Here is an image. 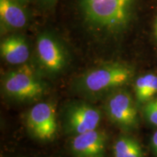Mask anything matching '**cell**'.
Masks as SVG:
<instances>
[{"instance_id":"cell-7","label":"cell","mask_w":157,"mask_h":157,"mask_svg":"<svg viewBox=\"0 0 157 157\" xmlns=\"http://www.w3.org/2000/svg\"><path fill=\"white\" fill-rule=\"evenodd\" d=\"M36 52L39 60L50 72H58L66 64V53L58 41L50 34H42L36 40Z\"/></svg>"},{"instance_id":"cell-3","label":"cell","mask_w":157,"mask_h":157,"mask_svg":"<svg viewBox=\"0 0 157 157\" xmlns=\"http://www.w3.org/2000/svg\"><path fill=\"white\" fill-rule=\"evenodd\" d=\"M44 89L42 82L27 66L9 72L3 79L6 95L21 101L38 99L44 94Z\"/></svg>"},{"instance_id":"cell-17","label":"cell","mask_w":157,"mask_h":157,"mask_svg":"<svg viewBox=\"0 0 157 157\" xmlns=\"http://www.w3.org/2000/svg\"><path fill=\"white\" fill-rule=\"evenodd\" d=\"M15 1H16V2H21V1H23V0H15Z\"/></svg>"},{"instance_id":"cell-4","label":"cell","mask_w":157,"mask_h":157,"mask_svg":"<svg viewBox=\"0 0 157 157\" xmlns=\"http://www.w3.org/2000/svg\"><path fill=\"white\" fill-rule=\"evenodd\" d=\"M104 111L110 121L124 130L137 127L138 115L130 94L124 90H117L108 95Z\"/></svg>"},{"instance_id":"cell-5","label":"cell","mask_w":157,"mask_h":157,"mask_svg":"<svg viewBox=\"0 0 157 157\" xmlns=\"http://www.w3.org/2000/svg\"><path fill=\"white\" fill-rule=\"evenodd\" d=\"M101 117L98 108L85 103H78L67 109L65 123L67 130L76 135L98 129Z\"/></svg>"},{"instance_id":"cell-15","label":"cell","mask_w":157,"mask_h":157,"mask_svg":"<svg viewBox=\"0 0 157 157\" xmlns=\"http://www.w3.org/2000/svg\"><path fill=\"white\" fill-rule=\"evenodd\" d=\"M154 31H155V36L157 39V17L156 20V23H155V27H154Z\"/></svg>"},{"instance_id":"cell-1","label":"cell","mask_w":157,"mask_h":157,"mask_svg":"<svg viewBox=\"0 0 157 157\" xmlns=\"http://www.w3.org/2000/svg\"><path fill=\"white\" fill-rule=\"evenodd\" d=\"M132 0H81L86 21L99 30L109 33L119 31L129 18Z\"/></svg>"},{"instance_id":"cell-8","label":"cell","mask_w":157,"mask_h":157,"mask_svg":"<svg viewBox=\"0 0 157 157\" xmlns=\"http://www.w3.org/2000/svg\"><path fill=\"white\" fill-rule=\"evenodd\" d=\"M106 144V133L97 129L74 135L71 147L76 157H104Z\"/></svg>"},{"instance_id":"cell-9","label":"cell","mask_w":157,"mask_h":157,"mask_svg":"<svg viewBox=\"0 0 157 157\" xmlns=\"http://www.w3.org/2000/svg\"><path fill=\"white\" fill-rule=\"evenodd\" d=\"M2 58L11 65L23 64L30 55L29 44L21 36H11L3 39L0 45Z\"/></svg>"},{"instance_id":"cell-10","label":"cell","mask_w":157,"mask_h":157,"mask_svg":"<svg viewBox=\"0 0 157 157\" xmlns=\"http://www.w3.org/2000/svg\"><path fill=\"white\" fill-rule=\"evenodd\" d=\"M0 19L8 29H21L28 22L24 9L15 0H0Z\"/></svg>"},{"instance_id":"cell-16","label":"cell","mask_w":157,"mask_h":157,"mask_svg":"<svg viewBox=\"0 0 157 157\" xmlns=\"http://www.w3.org/2000/svg\"><path fill=\"white\" fill-rule=\"evenodd\" d=\"M46 3H48V5H51V4L54 3L56 2V0H44Z\"/></svg>"},{"instance_id":"cell-14","label":"cell","mask_w":157,"mask_h":157,"mask_svg":"<svg viewBox=\"0 0 157 157\" xmlns=\"http://www.w3.org/2000/svg\"><path fill=\"white\" fill-rule=\"evenodd\" d=\"M151 146L155 154L157 156V130L154 132L151 137Z\"/></svg>"},{"instance_id":"cell-2","label":"cell","mask_w":157,"mask_h":157,"mask_svg":"<svg viewBox=\"0 0 157 157\" xmlns=\"http://www.w3.org/2000/svg\"><path fill=\"white\" fill-rule=\"evenodd\" d=\"M132 76V70L121 63H110L87 71L78 81V87L89 95L111 93L126 84Z\"/></svg>"},{"instance_id":"cell-11","label":"cell","mask_w":157,"mask_h":157,"mask_svg":"<svg viewBox=\"0 0 157 157\" xmlns=\"http://www.w3.org/2000/svg\"><path fill=\"white\" fill-rule=\"evenodd\" d=\"M112 153L113 157H145L140 143L127 135H122L116 140Z\"/></svg>"},{"instance_id":"cell-6","label":"cell","mask_w":157,"mask_h":157,"mask_svg":"<svg viewBox=\"0 0 157 157\" xmlns=\"http://www.w3.org/2000/svg\"><path fill=\"white\" fill-rule=\"evenodd\" d=\"M27 124L37 138L42 140H51L58 129L54 106L47 102L36 104L29 111Z\"/></svg>"},{"instance_id":"cell-13","label":"cell","mask_w":157,"mask_h":157,"mask_svg":"<svg viewBox=\"0 0 157 157\" xmlns=\"http://www.w3.org/2000/svg\"><path fill=\"white\" fill-rule=\"evenodd\" d=\"M143 111L149 122L157 126V98L147 102Z\"/></svg>"},{"instance_id":"cell-12","label":"cell","mask_w":157,"mask_h":157,"mask_svg":"<svg viewBox=\"0 0 157 157\" xmlns=\"http://www.w3.org/2000/svg\"><path fill=\"white\" fill-rule=\"evenodd\" d=\"M135 93L140 103L151 101L157 93V76L148 74L137 78L135 83Z\"/></svg>"}]
</instances>
